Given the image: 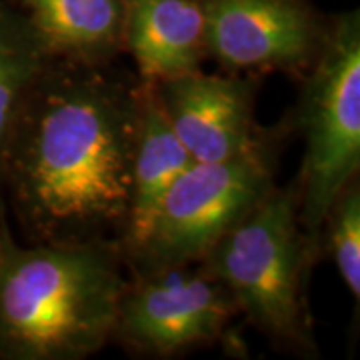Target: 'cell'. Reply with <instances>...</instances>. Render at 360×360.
Listing matches in <instances>:
<instances>
[{"instance_id":"obj_2","label":"cell","mask_w":360,"mask_h":360,"mask_svg":"<svg viewBox=\"0 0 360 360\" xmlns=\"http://www.w3.org/2000/svg\"><path fill=\"white\" fill-rule=\"evenodd\" d=\"M129 269L116 243L20 245L0 232V359L82 360L112 338Z\"/></svg>"},{"instance_id":"obj_4","label":"cell","mask_w":360,"mask_h":360,"mask_svg":"<svg viewBox=\"0 0 360 360\" xmlns=\"http://www.w3.org/2000/svg\"><path fill=\"white\" fill-rule=\"evenodd\" d=\"M292 129L304 139L296 182L298 220L321 257L322 222L335 198L360 168V18L359 11L328 20L319 56L302 75Z\"/></svg>"},{"instance_id":"obj_10","label":"cell","mask_w":360,"mask_h":360,"mask_svg":"<svg viewBox=\"0 0 360 360\" xmlns=\"http://www.w3.org/2000/svg\"><path fill=\"white\" fill-rule=\"evenodd\" d=\"M51 58L112 63L124 51L127 0H13Z\"/></svg>"},{"instance_id":"obj_12","label":"cell","mask_w":360,"mask_h":360,"mask_svg":"<svg viewBox=\"0 0 360 360\" xmlns=\"http://www.w3.org/2000/svg\"><path fill=\"white\" fill-rule=\"evenodd\" d=\"M49 63L51 56L25 14L13 0H0V184L14 127Z\"/></svg>"},{"instance_id":"obj_6","label":"cell","mask_w":360,"mask_h":360,"mask_svg":"<svg viewBox=\"0 0 360 360\" xmlns=\"http://www.w3.org/2000/svg\"><path fill=\"white\" fill-rule=\"evenodd\" d=\"M240 316L229 288L202 260L129 269L112 338L146 359H174L224 338Z\"/></svg>"},{"instance_id":"obj_9","label":"cell","mask_w":360,"mask_h":360,"mask_svg":"<svg viewBox=\"0 0 360 360\" xmlns=\"http://www.w3.org/2000/svg\"><path fill=\"white\" fill-rule=\"evenodd\" d=\"M124 51L141 80H165L198 70L206 58L202 0H127Z\"/></svg>"},{"instance_id":"obj_8","label":"cell","mask_w":360,"mask_h":360,"mask_svg":"<svg viewBox=\"0 0 360 360\" xmlns=\"http://www.w3.org/2000/svg\"><path fill=\"white\" fill-rule=\"evenodd\" d=\"M155 89L194 162L229 160L274 141L255 118L258 82L252 75H206L198 68L156 80Z\"/></svg>"},{"instance_id":"obj_11","label":"cell","mask_w":360,"mask_h":360,"mask_svg":"<svg viewBox=\"0 0 360 360\" xmlns=\"http://www.w3.org/2000/svg\"><path fill=\"white\" fill-rule=\"evenodd\" d=\"M141 82V122L132 162L130 217L122 240V255L141 243L170 184L194 162L168 122L155 82Z\"/></svg>"},{"instance_id":"obj_13","label":"cell","mask_w":360,"mask_h":360,"mask_svg":"<svg viewBox=\"0 0 360 360\" xmlns=\"http://www.w3.org/2000/svg\"><path fill=\"white\" fill-rule=\"evenodd\" d=\"M322 255L335 260L336 269L359 307L360 298V184L348 182L330 205L321 234Z\"/></svg>"},{"instance_id":"obj_3","label":"cell","mask_w":360,"mask_h":360,"mask_svg":"<svg viewBox=\"0 0 360 360\" xmlns=\"http://www.w3.org/2000/svg\"><path fill=\"white\" fill-rule=\"evenodd\" d=\"M200 260L229 288L240 316L276 347L319 356L307 300L319 255L300 229L296 182L274 186Z\"/></svg>"},{"instance_id":"obj_14","label":"cell","mask_w":360,"mask_h":360,"mask_svg":"<svg viewBox=\"0 0 360 360\" xmlns=\"http://www.w3.org/2000/svg\"><path fill=\"white\" fill-rule=\"evenodd\" d=\"M6 208H4V200H2V194H0V232H2V226L6 224Z\"/></svg>"},{"instance_id":"obj_7","label":"cell","mask_w":360,"mask_h":360,"mask_svg":"<svg viewBox=\"0 0 360 360\" xmlns=\"http://www.w3.org/2000/svg\"><path fill=\"white\" fill-rule=\"evenodd\" d=\"M206 58L224 72L302 77L319 56L328 20L309 0H202Z\"/></svg>"},{"instance_id":"obj_1","label":"cell","mask_w":360,"mask_h":360,"mask_svg":"<svg viewBox=\"0 0 360 360\" xmlns=\"http://www.w3.org/2000/svg\"><path fill=\"white\" fill-rule=\"evenodd\" d=\"M141 78L51 58L14 127L0 193L30 243H116L130 217Z\"/></svg>"},{"instance_id":"obj_5","label":"cell","mask_w":360,"mask_h":360,"mask_svg":"<svg viewBox=\"0 0 360 360\" xmlns=\"http://www.w3.org/2000/svg\"><path fill=\"white\" fill-rule=\"evenodd\" d=\"M272 141L220 162H193L170 184L127 269L196 262L276 186Z\"/></svg>"}]
</instances>
